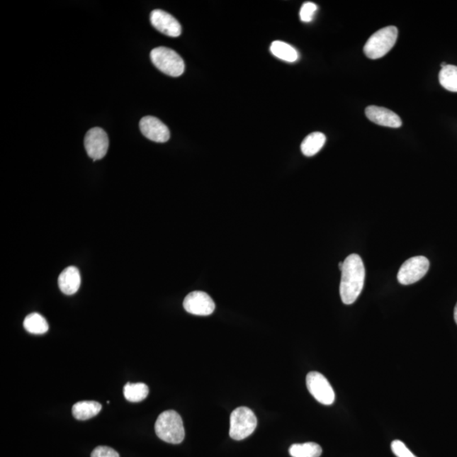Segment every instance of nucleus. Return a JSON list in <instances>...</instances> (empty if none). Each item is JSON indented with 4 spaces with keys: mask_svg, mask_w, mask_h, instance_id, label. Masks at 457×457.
I'll list each match as a JSON object with an SVG mask.
<instances>
[{
    "mask_svg": "<svg viewBox=\"0 0 457 457\" xmlns=\"http://www.w3.org/2000/svg\"><path fill=\"white\" fill-rule=\"evenodd\" d=\"M339 294L344 304L351 305L356 301L363 289L365 267L358 254H351L343 262Z\"/></svg>",
    "mask_w": 457,
    "mask_h": 457,
    "instance_id": "nucleus-1",
    "label": "nucleus"
},
{
    "mask_svg": "<svg viewBox=\"0 0 457 457\" xmlns=\"http://www.w3.org/2000/svg\"><path fill=\"white\" fill-rule=\"evenodd\" d=\"M157 436L169 444H180L185 438L184 424L181 417L175 411H165L159 416L155 423Z\"/></svg>",
    "mask_w": 457,
    "mask_h": 457,
    "instance_id": "nucleus-2",
    "label": "nucleus"
},
{
    "mask_svg": "<svg viewBox=\"0 0 457 457\" xmlns=\"http://www.w3.org/2000/svg\"><path fill=\"white\" fill-rule=\"evenodd\" d=\"M398 38V29L393 26L377 30L365 43L363 51L371 60H378L389 53Z\"/></svg>",
    "mask_w": 457,
    "mask_h": 457,
    "instance_id": "nucleus-3",
    "label": "nucleus"
},
{
    "mask_svg": "<svg viewBox=\"0 0 457 457\" xmlns=\"http://www.w3.org/2000/svg\"><path fill=\"white\" fill-rule=\"evenodd\" d=\"M150 57L152 64L169 77H178L184 73V60L175 50L167 47H156L151 51Z\"/></svg>",
    "mask_w": 457,
    "mask_h": 457,
    "instance_id": "nucleus-4",
    "label": "nucleus"
},
{
    "mask_svg": "<svg viewBox=\"0 0 457 457\" xmlns=\"http://www.w3.org/2000/svg\"><path fill=\"white\" fill-rule=\"evenodd\" d=\"M256 424L258 421L250 408L238 407L230 415V436L235 441H242L254 432Z\"/></svg>",
    "mask_w": 457,
    "mask_h": 457,
    "instance_id": "nucleus-5",
    "label": "nucleus"
},
{
    "mask_svg": "<svg viewBox=\"0 0 457 457\" xmlns=\"http://www.w3.org/2000/svg\"><path fill=\"white\" fill-rule=\"evenodd\" d=\"M429 261L424 256H413L408 259L400 267L397 280L400 284L408 286L421 280L428 273Z\"/></svg>",
    "mask_w": 457,
    "mask_h": 457,
    "instance_id": "nucleus-6",
    "label": "nucleus"
},
{
    "mask_svg": "<svg viewBox=\"0 0 457 457\" xmlns=\"http://www.w3.org/2000/svg\"><path fill=\"white\" fill-rule=\"evenodd\" d=\"M307 387L313 397L321 404L329 406L335 400L334 391L327 378L319 372H310L308 374Z\"/></svg>",
    "mask_w": 457,
    "mask_h": 457,
    "instance_id": "nucleus-7",
    "label": "nucleus"
},
{
    "mask_svg": "<svg viewBox=\"0 0 457 457\" xmlns=\"http://www.w3.org/2000/svg\"><path fill=\"white\" fill-rule=\"evenodd\" d=\"M108 135L102 128H94L89 130L84 139L86 152L94 161L102 159L108 149Z\"/></svg>",
    "mask_w": 457,
    "mask_h": 457,
    "instance_id": "nucleus-8",
    "label": "nucleus"
},
{
    "mask_svg": "<svg viewBox=\"0 0 457 457\" xmlns=\"http://www.w3.org/2000/svg\"><path fill=\"white\" fill-rule=\"evenodd\" d=\"M183 307L187 312L198 316L211 315L215 310V303L210 295L203 291H193L187 295Z\"/></svg>",
    "mask_w": 457,
    "mask_h": 457,
    "instance_id": "nucleus-9",
    "label": "nucleus"
},
{
    "mask_svg": "<svg viewBox=\"0 0 457 457\" xmlns=\"http://www.w3.org/2000/svg\"><path fill=\"white\" fill-rule=\"evenodd\" d=\"M150 21L155 29L168 37L181 36V26L175 17L162 10H154L151 12Z\"/></svg>",
    "mask_w": 457,
    "mask_h": 457,
    "instance_id": "nucleus-10",
    "label": "nucleus"
},
{
    "mask_svg": "<svg viewBox=\"0 0 457 457\" xmlns=\"http://www.w3.org/2000/svg\"><path fill=\"white\" fill-rule=\"evenodd\" d=\"M140 129L143 136L155 142H167L171 133L167 125L152 116H146L140 121Z\"/></svg>",
    "mask_w": 457,
    "mask_h": 457,
    "instance_id": "nucleus-11",
    "label": "nucleus"
},
{
    "mask_svg": "<svg viewBox=\"0 0 457 457\" xmlns=\"http://www.w3.org/2000/svg\"><path fill=\"white\" fill-rule=\"evenodd\" d=\"M365 114L370 121L385 128H399L402 125L400 116L386 108L368 106L366 108Z\"/></svg>",
    "mask_w": 457,
    "mask_h": 457,
    "instance_id": "nucleus-12",
    "label": "nucleus"
},
{
    "mask_svg": "<svg viewBox=\"0 0 457 457\" xmlns=\"http://www.w3.org/2000/svg\"><path fill=\"white\" fill-rule=\"evenodd\" d=\"M60 289L65 295L77 293L81 286V276L78 269L74 266L64 269L58 280Z\"/></svg>",
    "mask_w": 457,
    "mask_h": 457,
    "instance_id": "nucleus-13",
    "label": "nucleus"
},
{
    "mask_svg": "<svg viewBox=\"0 0 457 457\" xmlns=\"http://www.w3.org/2000/svg\"><path fill=\"white\" fill-rule=\"evenodd\" d=\"M101 409V404L94 400H84L74 405L72 414L77 420H88L97 416Z\"/></svg>",
    "mask_w": 457,
    "mask_h": 457,
    "instance_id": "nucleus-14",
    "label": "nucleus"
},
{
    "mask_svg": "<svg viewBox=\"0 0 457 457\" xmlns=\"http://www.w3.org/2000/svg\"><path fill=\"white\" fill-rule=\"evenodd\" d=\"M326 137L322 132H312L304 139L301 145L303 154L307 157L315 156L325 145Z\"/></svg>",
    "mask_w": 457,
    "mask_h": 457,
    "instance_id": "nucleus-15",
    "label": "nucleus"
},
{
    "mask_svg": "<svg viewBox=\"0 0 457 457\" xmlns=\"http://www.w3.org/2000/svg\"><path fill=\"white\" fill-rule=\"evenodd\" d=\"M271 51L276 57L286 61V62L293 63L299 58L297 50L285 42H273L271 46Z\"/></svg>",
    "mask_w": 457,
    "mask_h": 457,
    "instance_id": "nucleus-16",
    "label": "nucleus"
},
{
    "mask_svg": "<svg viewBox=\"0 0 457 457\" xmlns=\"http://www.w3.org/2000/svg\"><path fill=\"white\" fill-rule=\"evenodd\" d=\"M149 393V387L143 383H128L124 387L125 398L130 402H140Z\"/></svg>",
    "mask_w": 457,
    "mask_h": 457,
    "instance_id": "nucleus-17",
    "label": "nucleus"
},
{
    "mask_svg": "<svg viewBox=\"0 0 457 457\" xmlns=\"http://www.w3.org/2000/svg\"><path fill=\"white\" fill-rule=\"evenodd\" d=\"M24 328L33 334H45L49 330V324L39 313H30L24 320Z\"/></svg>",
    "mask_w": 457,
    "mask_h": 457,
    "instance_id": "nucleus-18",
    "label": "nucleus"
},
{
    "mask_svg": "<svg viewBox=\"0 0 457 457\" xmlns=\"http://www.w3.org/2000/svg\"><path fill=\"white\" fill-rule=\"evenodd\" d=\"M322 451L321 446L313 442L294 444L289 449L293 457H320Z\"/></svg>",
    "mask_w": 457,
    "mask_h": 457,
    "instance_id": "nucleus-19",
    "label": "nucleus"
},
{
    "mask_svg": "<svg viewBox=\"0 0 457 457\" xmlns=\"http://www.w3.org/2000/svg\"><path fill=\"white\" fill-rule=\"evenodd\" d=\"M439 84L444 89L457 93V67L447 64L439 74Z\"/></svg>",
    "mask_w": 457,
    "mask_h": 457,
    "instance_id": "nucleus-20",
    "label": "nucleus"
},
{
    "mask_svg": "<svg viewBox=\"0 0 457 457\" xmlns=\"http://www.w3.org/2000/svg\"><path fill=\"white\" fill-rule=\"evenodd\" d=\"M317 10V6L315 3H304L301 8V11H300V19H301L303 23H311L313 17H315Z\"/></svg>",
    "mask_w": 457,
    "mask_h": 457,
    "instance_id": "nucleus-21",
    "label": "nucleus"
},
{
    "mask_svg": "<svg viewBox=\"0 0 457 457\" xmlns=\"http://www.w3.org/2000/svg\"><path fill=\"white\" fill-rule=\"evenodd\" d=\"M391 450L397 457H417L412 452L408 449L402 441H394L391 443Z\"/></svg>",
    "mask_w": 457,
    "mask_h": 457,
    "instance_id": "nucleus-22",
    "label": "nucleus"
},
{
    "mask_svg": "<svg viewBox=\"0 0 457 457\" xmlns=\"http://www.w3.org/2000/svg\"><path fill=\"white\" fill-rule=\"evenodd\" d=\"M91 457H120L118 452L108 446L96 447Z\"/></svg>",
    "mask_w": 457,
    "mask_h": 457,
    "instance_id": "nucleus-23",
    "label": "nucleus"
},
{
    "mask_svg": "<svg viewBox=\"0 0 457 457\" xmlns=\"http://www.w3.org/2000/svg\"><path fill=\"white\" fill-rule=\"evenodd\" d=\"M454 319L457 325V303L456 305L455 311H454Z\"/></svg>",
    "mask_w": 457,
    "mask_h": 457,
    "instance_id": "nucleus-24",
    "label": "nucleus"
}]
</instances>
